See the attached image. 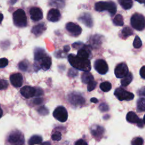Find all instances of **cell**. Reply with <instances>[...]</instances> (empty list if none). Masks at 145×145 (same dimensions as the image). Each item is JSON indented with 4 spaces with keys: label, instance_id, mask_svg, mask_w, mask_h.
Segmentation results:
<instances>
[{
    "label": "cell",
    "instance_id": "obj_44",
    "mask_svg": "<svg viewBox=\"0 0 145 145\" xmlns=\"http://www.w3.org/2000/svg\"><path fill=\"white\" fill-rule=\"evenodd\" d=\"M36 94H35L36 96H39L43 94V91L40 88H36Z\"/></svg>",
    "mask_w": 145,
    "mask_h": 145
},
{
    "label": "cell",
    "instance_id": "obj_45",
    "mask_svg": "<svg viewBox=\"0 0 145 145\" xmlns=\"http://www.w3.org/2000/svg\"><path fill=\"white\" fill-rule=\"evenodd\" d=\"M75 145H88V144L84 140L79 139L75 142Z\"/></svg>",
    "mask_w": 145,
    "mask_h": 145
},
{
    "label": "cell",
    "instance_id": "obj_43",
    "mask_svg": "<svg viewBox=\"0 0 145 145\" xmlns=\"http://www.w3.org/2000/svg\"><path fill=\"white\" fill-rule=\"evenodd\" d=\"M140 76L143 78L145 79V66H143L140 69Z\"/></svg>",
    "mask_w": 145,
    "mask_h": 145
},
{
    "label": "cell",
    "instance_id": "obj_15",
    "mask_svg": "<svg viewBox=\"0 0 145 145\" xmlns=\"http://www.w3.org/2000/svg\"><path fill=\"white\" fill-rule=\"evenodd\" d=\"M47 19L52 22H56L61 19V14L57 8H51L47 14Z\"/></svg>",
    "mask_w": 145,
    "mask_h": 145
},
{
    "label": "cell",
    "instance_id": "obj_8",
    "mask_svg": "<svg viewBox=\"0 0 145 145\" xmlns=\"http://www.w3.org/2000/svg\"><path fill=\"white\" fill-rule=\"evenodd\" d=\"M114 95L120 101L131 100L133 99L134 95L133 93L128 92L122 88H117L114 91Z\"/></svg>",
    "mask_w": 145,
    "mask_h": 145
},
{
    "label": "cell",
    "instance_id": "obj_2",
    "mask_svg": "<svg viewBox=\"0 0 145 145\" xmlns=\"http://www.w3.org/2000/svg\"><path fill=\"white\" fill-rule=\"evenodd\" d=\"M95 9L97 11H108L111 16L114 15L117 11V6L114 2L112 1H100L95 3Z\"/></svg>",
    "mask_w": 145,
    "mask_h": 145
},
{
    "label": "cell",
    "instance_id": "obj_52",
    "mask_svg": "<svg viewBox=\"0 0 145 145\" xmlns=\"http://www.w3.org/2000/svg\"><path fill=\"white\" fill-rule=\"evenodd\" d=\"M16 1H17V0H10V3L12 5H14V3H15L16 2Z\"/></svg>",
    "mask_w": 145,
    "mask_h": 145
},
{
    "label": "cell",
    "instance_id": "obj_7",
    "mask_svg": "<svg viewBox=\"0 0 145 145\" xmlns=\"http://www.w3.org/2000/svg\"><path fill=\"white\" fill-rule=\"evenodd\" d=\"M53 116L58 121L61 122H64L67 120V111L64 106H58L54 109Z\"/></svg>",
    "mask_w": 145,
    "mask_h": 145
},
{
    "label": "cell",
    "instance_id": "obj_18",
    "mask_svg": "<svg viewBox=\"0 0 145 145\" xmlns=\"http://www.w3.org/2000/svg\"><path fill=\"white\" fill-rule=\"evenodd\" d=\"M78 20L87 27L91 28L93 25V20L91 15L88 13H83L79 16Z\"/></svg>",
    "mask_w": 145,
    "mask_h": 145
},
{
    "label": "cell",
    "instance_id": "obj_48",
    "mask_svg": "<svg viewBox=\"0 0 145 145\" xmlns=\"http://www.w3.org/2000/svg\"><path fill=\"white\" fill-rule=\"evenodd\" d=\"M90 100H91V102L94 103H96L98 102V100H97L96 98H95V97H92V98H91Z\"/></svg>",
    "mask_w": 145,
    "mask_h": 145
},
{
    "label": "cell",
    "instance_id": "obj_31",
    "mask_svg": "<svg viewBox=\"0 0 145 145\" xmlns=\"http://www.w3.org/2000/svg\"><path fill=\"white\" fill-rule=\"evenodd\" d=\"M29 63L27 60H23L20 62L18 64V68L23 71H27L28 69Z\"/></svg>",
    "mask_w": 145,
    "mask_h": 145
},
{
    "label": "cell",
    "instance_id": "obj_35",
    "mask_svg": "<svg viewBox=\"0 0 145 145\" xmlns=\"http://www.w3.org/2000/svg\"><path fill=\"white\" fill-rule=\"evenodd\" d=\"M143 139L140 137H137L131 141L132 145H143Z\"/></svg>",
    "mask_w": 145,
    "mask_h": 145
},
{
    "label": "cell",
    "instance_id": "obj_12",
    "mask_svg": "<svg viewBox=\"0 0 145 145\" xmlns=\"http://www.w3.org/2000/svg\"><path fill=\"white\" fill-rule=\"evenodd\" d=\"M68 100L72 105L76 106L83 105L85 103V99L84 97L75 93H71L68 97Z\"/></svg>",
    "mask_w": 145,
    "mask_h": 145
},
{
    "label": "cell",
    "instance_id": "obj_1",
    "mask_svg": "<svg viewBox=\"0 0 145 145\" xmlns=\"http://www.w3.org/2000/svg\"><path fill=\"white\" fill-rule=\"evenodd\" d=\"M68 61L75 69L84 71H89L91 69V62L89 59H84L77 55L70 54L68 56Z\"/></svg>",
    "mask_w": 145,
    "mask_h": 145
},
{
    "label": "cell",
    "instance_id": "obj_17",
    "mask_svg": "<svg viewBox=\"0 0 145 145\" xmlns=\"http://www.w3.org/2000/svg\"><path fill=\"white\" fill-rule=\"evenodd\" d=\"M126 120L130 123H137L138 126L143 127V122L141 119H139L137 115L134 112H129L126 115Z\"/></svg>",
    "mask_w": 145,
    "mask_h": 145
},
{
    "label": "cell",
    "instance_id": "obj_37",
    "mask_svg": "<svg viewBox=\"0 0 145 145\" xmlns=\"http://www.w3.org/2000/svg\"><path fill=\"white\" fill-rule=\"evenodd\" d=\"M61 133L59 131H56L52 135V139L54 141H59L61 139Z\"/></svg>",
    "mask_w": 145,
    "mask_h": 145
},
{
    "label": "cell",
    "instance_id": "obj_16",
    "mask_svg": "<svg viewBox=\"0 0 145 145\" xmlns=\"http://www.w3.org/2000/svg\"><path fill=\"white\" fill-rule=\"evenodd\" d=\"M11 83L15 87H20L23 84V76L20 73H15L10 75Z\"/></svg>",
    "mask_w": 145,
    "mask_h": 145
},
{
    "label": "cell",
    "instance_id": "obj_41",
    "mask_svg": "<svg viewBox=\"0 0 145 145\" xmlns=\"http://www.w3.org/2000/svg\"><path fill=\"white\" fill-rule=\"evenodd\" d=\"M43 102V99L41 98V97H37L35 98V99H33V103L35 105H39L42 104Z\"/></svg>",
    "mask_w": 145,
    "mask_h": 145
},
{
    "label": "cell",
    "instance_id": "obj_39",
    "mask_svg": "<svg viewBox=\"0 0 145 145\" xmlns=\"http://www.w3.org/2000/svg\"><path fill=\"white\" fill-rule=\"evenodd\" d=\"M8 63V59L6 58H0V68L5 67Z\"/></svg>",
    "mask_w": 145,
    "mask_h": 145
},
{
    "label": "cell",
    "instance_id": "obj_23",
    "mask_svg": "<svg viewBox=\"0 0 145 145\" xmlns=\"http://www.w3.org/2000/svg\"><path fill=\"white\" fill-rule=\"evenodd\" d=\"M133 74H131V72H129V73L123 78H122V79L121 80V84L122 85V86L123 87H126L127 86H128L133 80Z\"/></svg>",
    "mask_w": 145,
    "mask_h": 145
},
{
    "label": "cell",
    "instance_id": "obj_51",
    "mask_svg": "<svg viewBox=\"0 0 145 145\" xmlns=\"http://www.w3.org/2000/svg\"><path fill=\"white\" fill-rule=\"evenodd\" d=\"M3 15L2 14L0 13V24L1 23V22H2V20H3Z\"/></svg>",
    "mask_w": 145,
    "mask_h": 145
},
{
    "label": "cell",
    "instance_id": "obj_20",
    "mask_svg": "<svg viewBox=\"0 0 145 145\" xmlns=\"http://www.w3.org/2000/svg\"><path fill=\"white\" fill-rule=\"evenodd\" d=\"M46 55L44 49L41 48H36L34 49V60L38 62Z\"/></svg>",
    "mask_w": 145,
    "mask_h": 145
},
{
    "label": "cell",
    "instance_id": "obj_40",
    "mask_svg": "<svg viewBox=\"0 0 145 145\" xmlns=\"http://www.w3.org/2000/svg\"><path fill=\"white\" fill-rule=\"evenodd\" d=\"M78 75V71L74 68V69H70L68 72V75L70 77H75Z\"/></svg>",
    "mask_w": 145,
    "mask_h": 145
},
{
    "label": "cell",
    "instance_id": "obj_32",
    "mask_svg": "<svg viewBox=\"0 0 145 145\" xmlns=\"http://www.w3.org/2000/svg\"><path fill=\"white\" fill-rule=\"evenodd\" d=\"M100 88L104 92H108L112 88V84L109 82H102L100 84Z\"/></svg>",
    "mask_w": 145,
    "mask_h": 145
},
{
    "label": "cell",
    "instance_id": "obj_4",
    "mask_svg": "<svg viewBox=\"0 0 145 145\" xmlns=\"http://www.w3.org/2000/svg\"><path fill=\"white\" fill-rule=\"evenodd\" d=\"M7 140L10 145H23L24 138L20 131L15 130L10 133Z\"/></svg>",
    "mask_w": 145,
    "mask_h": 145
},
{
    "label": "cell",
    "instance_id": "obj_33",
    "mask_svg": "<svg viewBox=\"0 0 145 145\" xmlns=\"http://www.w3.org/2000/svg\"><path fill=\"white\" fill-rule=\"evenodd\" d=\"M142 45V41L140 39V37L138 36H136L135 39H134V40L133 41V46L135 48H139L141 47Z\"/></svg>",
    "mask_w": 145,
    "mask_h": 145
},
{
    "label": "cell",
    "instance_id": "obj_29",
    "mask_svg": "<svg viewBox=\"0 0 145 145\" xmlns=\"http://www.w3.org/2000/svg\"><path fill=\"white\" fill-rule=\"evenodd\" d=\"M137 109L139 112L145 111V97L139 98L137 101Z\"/></svg>",
    "mask_w": 145,
    "mask_h": 145
},
{
    "label": "cell",
    "instance_id": "obj_54",
    "mask_svg": "<svg viewBox=\"0 0 145 145\" xmlns=\"http://www.w3.org/2000/svg\"><path fill=\"white\" fill-rule=\"evenodd\" d=\"M143 122H144V123H145V115L143 117Z\"/></svg>",
    "mask_w": 145,
    "mask_h": 145
},
{
    "label": "cell",
    "instance_id": "obj_26",
    "mask_svg": "<svg viewBox=\"0 0 145 145\" xmlns=\"http://www.w3.org/2000/svg\"><path fill=\"white\" fill-rule=\"evenodd\" d=\"M121 37L125 39L127 37H128L129 36L133 35V31H132V29L129 27H125V28H123L121 32Z\"/></svg>",
    "mask_w": 145,
    "mask_h": 145
},
{
    "label": "cell",
    "instance_id": "obj_28",
    "mask_svg": "<svg viewBox=\"0 0 145 145\" xmlns=\"http://www.w3.org/2000/svg\"><path fill=\"white\" fill-rule=\"evenodd\" d=\"M49 3L52 6L63 8L65 6V0H49Z\"/></svg>",
    "mask_w": 145,
    "mask_h": 145
},
{
    "label": "cell",
    "instance_id": "obj_9",
    "mask_svg": "<svg viewBox=\"0 0 145 145\" xmlns=\"http://www.w3.org/2000/svg\"><path fill=\"white\" fill-rule=\"evenodd\" d=\"M66 29L69 33L73 37H77L82 33L81 27L76 23L69 22L66 24Z\"/></svg>",
    "mask_w": 145,
    "mask_h": 145
},
{
    "label": "cell",
    "instance_id": "obj_11",
    "mask_svg": "<svg viewBox=\"0 0 145 145\" xmlns=\"http://www.w3.org/2000/svg\"><path fill=\"white\" fill-rule=\"evenodd\" d=\"M129 73V70L127 65L122 62L117 65L114 69V74L117 78H122Z\"/></svg>",
    "mask_w": 145,
    "mask_h": 145
},
{
    "label": "cell",
    "instance_id": "obj_36",
    "mask_svg": "<svg viewBox=\"0 0 145 145\" xmlns=\"http://www.w3.org/2000/svg\"><path fill=\"white\" fill-rule=\"evenodd\" d=\"M96 84H97V83L94 80L89 82L87 84V90H88V91H91L93 90L95 88V87L96 86Z\"/></svg>",
    "mask_w": 145,
    "mask_h": 145
},
{
    "label": "cell",
    "instance_id": "obj_49",
    "mask_svg": "<svg viewBox=\"0 0 145 145\" xmlns=\"http://www.w3.org/2000/svg\"><path fill=\"white\" fill-rule=\"evenodd\" d=\"M40 145H51V144L49 142H43L41 144H40Z\"/></svg>",
    "mask_w": 145,
    "mask_h": 145
},
{
    "label": "cell",
    "instance_id": "obj_19",
    "mask_svg": "<svg viewBox=\"0 0 145 145\" xmlns=\"http://www.w3.org/2000/svg\"><path fill=\"white\" fill-rule=\"evenodd\" d=\"M46 29L45 24L41 23L33 26L31 29V32L33 33L36 37L40 36Z\"/></svg>",
    "mask_w": 145,
    "mask_h": 145
},
{
    "label": "cell",
    "instance_id": "obj_22",
    "mask_svg": "<svg viewBox=\"0 0 145 145\" xmlns=\"http://www.w3.org/2000/svg\"><path fill=\"white\" fill-rule=\"evenodd\" d=\"M81 78L82 82L84 84H88L89 82L93 80V76L89 71H84Z\"/></svg>",
    "mask_w": 145,
    "mask_h": 145
},
{
    "label": "cell",
    "instance_id": "obj_6",
    "mask_svg": "<svg viewBox=\"0 0 145 145\" xmlns=\"http://www.w3.org/2000/svg\"><path fill=\"white\" fill-rule=\"evenodd\" d=\"M52 65V59L50 56L46 55L44 58L38 62H35L33 66L35 71H38L40 69L46 71Z\"/></svg>",
    "mask_w": 145,
    "mask_h": 145
},
{
    "label": "cell",
    "instance_id": "obj_50",
    "mask_svg": "<svg viewBox=\"0 0 145 145\" xmlns=\"http://www.w3.org/2000/svg\"><path fill=\"white\" fill-rule=\"evenodd\" d=\"M139 3H145V0H135Z\"/></svg>",
    "mask_w": 145,
    "mask_h": 145
},
{
    "label": "cell",
    "instance_id": "obj_42",
    "mask_svg": "<svg viewBox=\"0 0 145 145\" xmlns=\"http://www.w3.org/2000/svg\"><path fill=\"white\" fill-rule=\"evenodd\" d=\"M99 109L102 112H105V111H107L108 110V106L106 104L102 103L100 105Z\"/></svg>",
    "mask_w": 145,
    "mask_h": 145
},
{
    "label": "cell",
    "instance_id": "obj_47",
    "mask_svg": "<svg viewBox=\"0 0 145 145\" xmlns=\"http://www.w3.org/2000/svg\"><path fill=\"white\" fill-rule=\"evenodd\" d=\"M70 46L69 45H66V46H64V48H63V52L65 53H67L68 52L69 50H70Z\"/></svg>",
    "mask_w": 145,
    "mask_h": 145
},
{
    "label": "cell",
    "instance_id": "obj_21",
    "mask_svg": "<svg viewBox=\"0 0 145 145\" xmlns=\"http://www.w3.org/2000/svg\"><path fill=\"white\" fill-rule=\"evenodd\" d=\"M91 132L92 135L95 138H100L103 135L104 133V129L100 126L96 125L92 127Z\"/></svg>",
    "mask_w": 145,
    "mask_h": 145
},
{
    "label": "cell",
    "instance_id": "obj_30",
    "mask_svg": "<svg viewBox=\"0 0 145 145\" xmlns=\"http://www.w3.org/2000/svg\"><path fill=\"white\" fill-rule=\"evenodd\" d=\"M113 23L117 26H122L123 25V20L122 16L121 14H117L115 16L113 20Z\"/></svg>",
    "mask_w": 145,
    "mask_h": 145
},
{
    "label": "cell",
    "instance_id": "obj_53",
    "mask_svg": "<svg viewBox=\"0 0 145 145\" xmlns=\"http://www.w3.org/2000/svg\"><path fill=\"white\" fill-rule=\"evenodd\" d=\"M3 115V110L2 109L0 108V118H1V117Z\"/></svg>",
    "mask_w": 145,
    "mask_h": 145
},
{
    "label": "cell",
    "instance_id": "obj_34",
    "mask_svg": "<svg viewBox=\"0 0 145 145\" xmlns=\"http://www.w3.org/2000/svg\"><path fill=\"white\" fill-rule=\"evenodd\" d=\"M39 113L41 116H46L49 113L48 109L45 106H41L38 109Z\"/></svg>",
    "mask_w": 145,
    "mask_h": 145
},
{
    "label": "cell",
    "instance_id": "obj_25",
    "mask_svg": "<svg viewBox=\"0 0 145 145\" xmlns=\"http://www.w3.org/2000/svg\"><path fill=\"white\" fill-rule=\"evenodd\" d=\"M120 5L125 10H129L133 6V2L132 0H118Z\"/></svg>",
    "mask_w": 145,
    "mask_h": 145
},
{
    "label": "cell",
    "instance_id": "obj_14",
    "mask_svg": "<svg viewBox=\"0 0 145 145\" xmlns=\"http://www.w3.org/2000/svg\"><path fill=\"white\" fill-rule=\"evenodd\" d=\"M36 88L29 86H26L23 87L20 90V93L21 95L24 97L25 98L29 99L30 97H32L34 96H35L36 94Z\"/></svg>",
    "mask_w": 145,
    "mask_h": 145
},
{
    "label": "cell",
    "instance_id": "obj_27",
    "mask_svg": "<svg viewBox=\"0 0 145 145\" xmlns=\"http://www.w3.org/2000/svg\"><path fill=\"white\" fill-rule=\"evenodd\" d=\"M101 36L98 35H95L93 36L91 39H90V41L91 42V44L94 47H97L100 45V44L101 43Z\"/></svg>",
    "mask_w": 145,
    "mask_h": 145
},
{
    "label": "cell",
    "instance_id": "obj_24",
    "mask_svg": "<svg viewBox=\"0 0 145 145\" xmlns=\"http://www.w3.org/2000/svg\"><path fill=\"white\" fill-rule=\"evenodd\" d=\"M42 138L41 136L39 135H34L29 138L28 143L29 145H34V144H40L42 142Z\"/></svg>",
    "mask_w": 145,
    "mask_h": 145
},
{
    "label": "cell",
    "instance_id": "obj_10",
    "mask_svg": "<svg viewBox=\"0 0 145 145\" xmlns=\"http://www.w3.org/2000/svg\"><path fill=\"white\" fill-rule=\"evenodd\" d=\"M95 69L100 74L104 75L108 71V66L106 62L102 59H99L95 61L94 63Z\"/></svg>",
    "mask_w": 145,
    "mask_h": 145
},
{
    "label": "cell",
    "instance_id": "obj_3",
    "mask_svg": "<svg viewBox=\"0 0 145 145\" xmlns=\"http://www.w3.org/2000/svg\"><path fill=\"white\" fill-rule=\"evenodd\" d=\"M13 22L18 27H25L27 25V18L25 11L21 8L16 10L13 13Z\"/></svg>",
    "mask_w": 145,
    "mask_h": 145
},
{
    "label": "cell",
    "instance_id": "obj_38",
    "mask_svg": "<svg viewBox=\"0 0 145 145\" xmlns=\"http://www.w3.org/2000/svg\"><path fill=\"white\" fill-rule=\"evenodd\" d=\"M8 83L6 80L1 79L0 80V89H5L7 88Z\"/></svg>",
    "mask_w": 145,
    "mask_h": 145
},
{
    "label": "cell",
    "instance_id": "obj_13",
    "mask_svg": "<svg viewBox=\"0 0 145 145\" xmlns=\"http://www.w3.org/2000/svg\"><path fill=\"white\" fill-rule=\"evenodd\" d=\"M31 19L35 22L41 20L43 18V14L41 9L38 7H32L29 10Z\"/></svg>",
    "mask_w": 145,
    "mask_h": 145
},
{
    "label": "cell",
    "instance_id": "obj_5",
    "mask_svg": "<svg viewBox=\"0 0 145 145\" xmlns=\"http://www.w3.org/2000/svg\"><path fill=\"white\" fill-rule=\"evenodd\" d=\"M130 23L132 27L138 31H142L145 28V18L139 13L133 15L130 19Z\"/></svg>",
    "mask_w": 145,
    "mask_h": 145
},
{
    "label": "cell",
    "instance_id": "obj_46",
    "mask_svg": "<svg viewBox=\"0 0 145 145\" xmlns=\"http://www.w3.org/2000/svg\"><path fill=\"white\" fill-rule=\"evenodd\" d=\"M138 94L140 96H145V87H143L138 91Z\"/></svg>",
    "mask_w": 145,
    "mask_h": 145
}]
</instances>
